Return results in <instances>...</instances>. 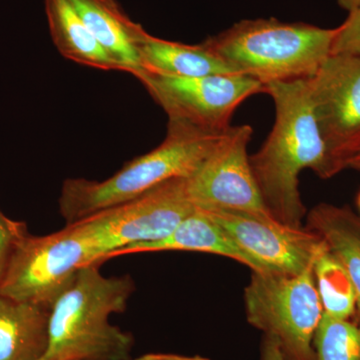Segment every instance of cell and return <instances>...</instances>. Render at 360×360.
I'll list each match as a JSON object with an SVG mask.
<instances>
[{"label": "cell", "instance_id": "cell-1", "mask_svg": "<svg viewBox=\"0 0 360 360\" xmlns=\"http://www.w3.org/2000/svg\"><path fill=\"white\" fill-rule=\"evenodd\" d=\"M276 106V122L266 141L250 156L251 172L270 214L293 227H303L305 206L300 175L309 168L321 177L326 163L322 141L309 97L307 79L265 85Z\"/></svg>", "mask_w": 360, "mask_h": 360}, {"label": "cell", "instance_id": "cell-2", "mask_svg": "<svg viewBox=\"0 0 360 360\" xmlns=\"http://www.w3.org/2000/svg\"><path fill=\"white\" fill-rule=\"evenodd\" d=\"M134 291L129 274L105 276L99 265L82 267L52 304L42 360H132L134 336L110 319L127 310Z\"/></svg>", "mask_w": 360, "mask_h": 360}, {"label": "cell", "instance_id": "cell-3", "mask_svg": "<svg viewBox=\"0 0 360 360\" xmlns=\"http://www.w3.org/2000/svg\"><path fill=\"white\" fill-rule=\"evenodd\" d=\"M225 132L168 120L167 136L158 148L129 161L108 179H66L58 200L61 217L66 224H72L134 200L168 180L191 176Z\"/></svg>", "mask_w": 360, "mask_h": 360}, {"label": "cell", "instance_id": "cell-4", "mask_svg": "<svg viewBox=\"0 0 360 360\" xmlns=\"http://www.w3.org/2000/svg\"><path fill=\"white\" fill-rule=\"evenodd\" d=\"M338 28L257 18L234 23L203 41L234 72L262 84L307 79L331 54Z\"/></svg>", "mask_w": 360, "mask_h": 360}, {"label": "cell", "instance_id": "cell-5", "mask_svg": "<svg viewBox=\"0 0 360 360\" xmlns=\"http://www.w3.org/2000/svg\"><path fill=\"white\" fill-rule=\"evenodd\" d=\"M103 262L104 251L91 217L47 236L30 233L14 253L0 293L51 307L82 267Z\"/></svg>", "mask_w": 360, "mask_h": 360}, {"label": "cell", "instance_id": "cell-6", "mask_svg": "<svg viewBox=\"0 0 360 360\" xmlns=\"http://www.w3.org/2000/svg\"><path fill=\"white\" fill-rule=\"evenodd\" d=\"M246 319L274 338L288 360H315L314 338L323 309L314 266L298 274L252 271L245 290Z\"/></svg>", "mask_w": 360, "mask_h": 360}, {"label": "cell", "instance_id": "cell-7", "mask_svg": "<svg viewBox=\"0 0 360 360\" xmlns=\"http://www.w3.org/2000/svg\"><path fill=\"white\" fill-rule=\"evenodd\" d=\"M309 84L326 148L321 179H331L347 169L360 148V54H330Z\"/></svg>", "mask_w": 360, "mask_h": 360}, {"label": "cell", "instance_id": "cell-8", "mask_svg": "<svg viewBox=\"0 0 360 360\" xmlns=\"http://www.w3.org/2000/svg\"><path fill=\"white\" fill-rule=\"evenodd\" d=\"M160 104L168 120L186 122L212 131H225L238 106L265 94V86L243 75L179 77L142 70L134 75Z\"/></svg>", "mask_w": 360, "mask_h": 360}, {"label": "cell", "instance_id": "cell-9", "mask_svg": "<svg viewBox=\"0 0 360 360\" xmlns=\"http://www.w3.org/2000/svg\"><path fill=\"white\" fill-rule=\"evenodd\" d=\"M186 179L168 180L134 200L89 215L98 229L104 262L118 251L163 240L195 210Z\"/></svg>", "mask_w": 360, "mask_h": 360}, {"label": "cell", "instance_id": "cell-10", "mask_svg": "<svg viewBox=\"0 0 360 360\" xmlns=\"http://www.w3.org/2000/svg\"><path fill=\"white\" fill-rule=\"evenodd\" d=\"M252 134L250 125L229 127L202 165L187 177V191L196 208L274 219L251 172L248 148Z\"/></svg>", "mask_w": 360, "mask_h": 360}, {"label": "cell", "instance_id": "cell-11", "mask_svg": "<svg viewBox=\"0 0 360 360\" xmlns=\"http://www.w3.org/2000/svg\"><path fill=\"white\" fill-rule=\"evenodd\" d=\"M202 210V208H201ZM264 271L298 274L314 266L326 245L307 227L225 210H203Z\"/></svg>", "mask_w": 360, "mask_h": 360}, {"label": "cell", "instance_id": "cell-12", "mask_svg": "<svg viewBox=\"0 0 360 360\" xmlns=\"http://www.w3.org/2000/svg\"><path fill=\"white\" fill-rule=\"evenodd\" d=\"M89 32L120 66L136 75L141 70V45L146 32L130 20L115 0H70Z\"/></svg>", "mask_w": 360, "mask_h": 360}, {"label": "cell", "instance_id": "cell-13", "mask_svg": "<svg viewBox=\"0 0 360 360\" xmlns=\"http://www.w3.org/2000/svg\"><path fill=\"white\" fill-rule=\"evenodd\" d=\"M51 307L0 293V360H42L49 347Z\"/></svg>", "mask_w": 360, "mask_h": 360}, {"label": "cell", "instance_id": "cell-14", "mask_svg": "<svg viewBox=\"0 0 360 360\" xmlns=\"http://www.w3.org/2000/svg\"><path fill=\"white\" fill-rule=\"evenodd\" d=\"M156 251H195L210 253L236 260L239 264L250 267L251 271H264L250 255H246L239 248L229 234L201 208H195L163 240L118 251L113 257Z\"/></svg>", "mask_w": 360, "mask_h": 360}, {"label": "cell", "instance_id": "cell-15", "mask_svg": "<svg viewBox=\"0 0 360 360\" xmlns=\"http://www.w3.org/2000/svg\"><path fill=\"white\" fill-rule=\"evenodd\" d=\"M141 70L179 77L238 75L207 45L186 44L146 33L141 45Z\"/></svg>", "mask_w": 360, "mask_h": 360}, {"label": "cell", "instance_id": "cell-16", "mask_svg": "<svg viewBox=\"0 0 360 360\" xmlns=\"http://www.w3.org/2000/svg\"><path fill=\"white\" fill-rule=\"evenodd\" d=\"M307 229L324 241L328 250L343 265L357 295L360 321V217L349 206L319 203L307 215Z\"/></svg>", "mask_w": 360, "mask_h": 360}, {"label": "cell", "instance_id": "cell-17", "mask_svg": "<svg viewBox=\"0 0 360 360\" xmlns=\"http://www.w3.org/2000/svg\"><path fill=\"white\" fill-rule=\"evenodd\" d=\"M52 41L63 58L103 70L122 71L89 32L70 0H44Z\"/></svg>", "mask_w": 360, "mask_h": 360}, {"label": "cell", "instance_id": "cell-18", "mask_svg": "<svg viewBox=\"0 0 360 360\" xmlns=\"http://www.w3.org/2000/svg\"><path fill=\"white\" fill-rule=\"evenodd\" d=\"M314 274L324 314L340 319L354 316L357 307L354 284L328 246L315 260Z\"/></svg>", "mask_w": 360, "mask_h": 360}, {"label": "cell", "instance_id": "cell-19", "mask_svg": "<svg viewBox=\"0 0 360 360\" xmlns=\"http://www.w3.org/2000/svg\"><path fill=\"white\" fill-rule=\"evenodd\" d=\"M315 360H360V321L322 314L314 338Z\"/></svg>", "mask_w": 360, "mask_h": 360}, {"label": "cell", "instance_id": "cell-20", "mask_svg": "<svg viewBox=\"0 0 360 360\" xmlns=\"http://www.w3.org/2000/svg\"><path fill=\"white\" fill-rule=\"evenodd\" d=\"M30 233L25 222L11 219L0 210V284L6 276L14 253Z\"/></svg>", "mask_w": 360, "mask_h": 360}, {"label": "cell", "instance_id": "cell-21", "mask_svg": "<svg viewBox=\"0 0 360 360\" xmlns=\"http://www.w3.org/2000/svg\"><path fill=\"white\" fill-rule=\"evenodd\" d=\"M331 54H360V8L338 26Z\"/></svg>", "mask_w": 360, "mask_h": 360}, {"label": "cell", "instance_id": "cell-22", "mask_svg": "<svg viewBox=\"0 0 360 360\" xmlns=\"http://www.w3.org/2000/svg\"><path fill=\"white\" fill-rule=\"evenodd\" d=\"M262 360H288L284 356L278 343L274 338L264 336L262 348Z\"/></svg>", "mask_w": 360, "mask_h": 360}, {"label": "cell", "instance_id": "cell-23", "mask_svg": "<svg viewBox=\"0 0 360 360\" xmlns=\"http://www.w3.org/2000/svg\"><path fill=\"white\" fill-rule=\"evenodd\" d=\"M134 360H212L207 357L194 355V356H187V355H180L174 354H148L141 355Z\"/></svg>", "mask_w": 360, "mask_h": 360}, {"label": "cell", "instance_id": "cell-24", "mask_svg": "<svg viewBox=\"0 0 360 360\" xmlns=\"http://www.w3.org/2000/svg\"><path fill=\"white\" fill-rule=\"evenodd\" d=\"M341 8L347 11L348 13L360 8V0H336Z\"/></svg>", "mask_w": 360, "mask_h": 360}, {"label": "cell", "instance_id": "cell-25", "mask_svg": "<svg viewBox=\"0 0 360 360\" xmlns=\"http://www.w3.org/2000/svg\"><path fill=\"white\" fill-rule=\"evenodd\" d=\"M347 169H354L360 172V148L348 161Z\"/></svg>", "mask_w": 360, "mask_h": 360}, {"label": "cell", "instance_id": "cell-26", "mask_svg": "<svg viewBox=\"0 0 360 360\" xmlns=\"http://www.w3.org/2000/svg\"><path fill=\"white\" fill-rule=\"evenodd\" d=\"M356 203H357V206H359V208L360 210V191H359V194H357Z\"/></svg>", "mask_w": 360, "mask_h": 360}]
</instances>
